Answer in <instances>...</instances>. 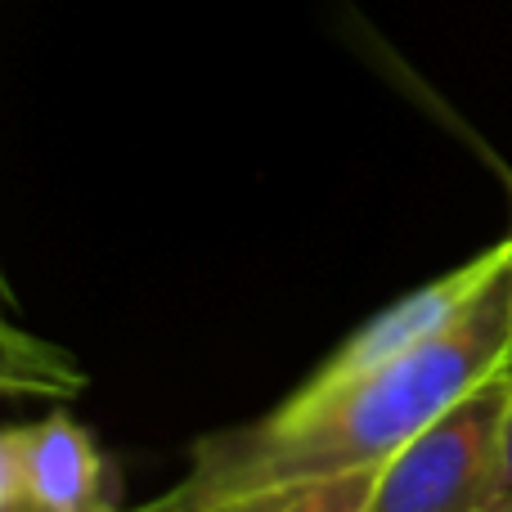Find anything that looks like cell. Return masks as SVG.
Masks as SVG:
<instances>
[{
	"mask_svg": "<svg viewBox=\"0 0 512 512\" xmlns=\"http://www.w3.org/2000/svg\"><path fill=\"white\" fill-rule=\"evenodd\" d=\"M504 364H512V270L427 351L324 396L292 391L256 423L198 436L185 472L126 512H265L297 490L382 468Z\"/></svg>",
	"mask_w": 512,
	"mask_h": 512,
	"instance_id": "obj_1",
	"label": "cell"
},
{
	"mask_svg": "<svg viewBox=\"0 0 512 512\" xmlns=\"http://www.w3.org/2000/svg\"><path fill=\"white\" fill-rule=\"evenodd\" d=\"M512 270V234L499 243H490L486 252L468 256L463 265L436 274L432 283L405 292L400 301L382 306L378 315H369L333 355L315 364L306 382H301V396H324V391L351 387L364 382L373 373L391 369V364L409 360V355L427 351L436 337H445L499 279Z\"/></svg>",
	"mask_w": 512,
	"mask_h": 512,
	"instance_id": "obj_3",
	"label": "cell"
},
{
	"mask_svg": "<svg viewBox=\"0 0 512 512\" xmlns=\"http://www.w3.org/2000/svg\"><path fill=\"white\" fill-rule=\"evenodd\" d=\"M486 512H512V405H508L504 445H499V472H495V490H490Z\"/></svg>",
	"mask_w": 512,
	"mask_h": 512,
	"instance_id": "obj_7",
	"label": "cell"
},
{
	"mask_svg": "<svg viewBox=\"0 0 512 512\" xmlns=\"http://www.w3.org/2000/svg\"><path fill=\"white\" fill-rule=\"evenodd\" d=\"M512 405V364L454 400L378 472L369 512H486Z\"/></svg>",
	"mask_w": 512,
	"mask_h": 512,
	"instance_id": "obj_2",
	"label": "cell"
},
{
	"mask_svg": "<svg viewBox=\"0 0 512 512\" xmlns=\"http://www.w3.org/2000/svg\"><path fill=\"white\" fill-rule=\"evenodd\" d=\"M378 472L382 468H364V472H351V477L324 481V486L297 490L292 499H283V504H274L265 512H369Z\"/></svg>",
	"mask_w": 512,
	"mask_h": 512,
	"instance_id": "obj_6",
	"label": "cell"
},
{
	"mask_svg": "<svg viewBox=\"0 0 512 512\" xmlns=\"http://www.w3.org/2000/svg\"><path fill=\"white\" fill-rule=\"evenodd\" d=\"M0 512H126L95 432L72 414L14 423L0 436Z\"/></svg>",
	"mask_w": 512,
	"mask_h": 512,
	"instance_id": "obj_4",
	"label": "cell"
},
{
	"mask_svg": "<svg viewBox=\"0 0 512 512\" xmlns=\"http://www.w3.org/2000/svg\"><path fill=\"white\" fill-rule=\"evenodd\" d=\"M81 387V373L72 355L54 351V346L36 342V337L18 333L5 324V391L9 396H72Z\"/></svg>",
	"mask_w": 512,
	"mask_h": 512,
	"instance_id": "obj_5",
	"label": "cell"
}]
</instances>
